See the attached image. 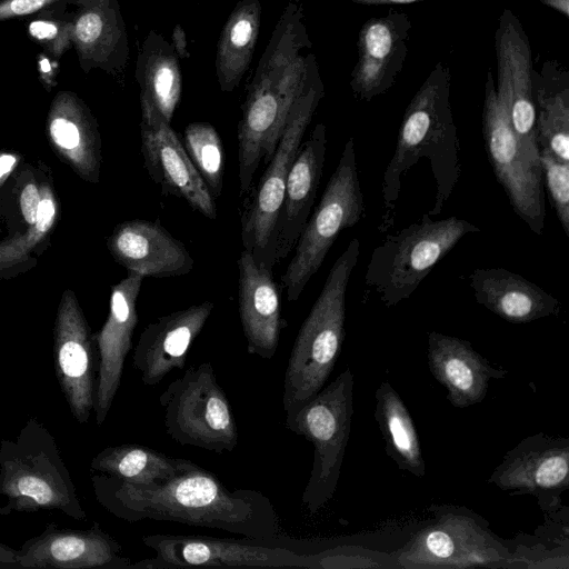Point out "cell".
<instances>
[{
	"label": "cell",
	"instance_id": "obj_1",
	"mask_svg": "<svg viewBox=\"0 0 569 569\" xmlns=\"http://www.w3.org/2000/svg\"><path fill=\"white\" fill-rule=\"evenodd\" d=\"M97 500L114 517L128 521L178 522L254 539H276L281 518L269 497L249 488L229 489L211 471L182 459L169 480L138 486L106 475L92 476Z\"/></svg>",
	"mask_w": 569,
	"mask_h": 569
},
{
	"label": "cell",
	"instance_id": "obj_2",
	"mask_svg": "<svg viewBox=\"0 0 569 569\" xmlns=\"http://www.w3.org/2000/svg\"><path fill=\"white\" fill-rule=\"evenodd\" d=\"M451 74L439 62L406 108L395 152L382 177L385 212L379 231L393 227L401 178L421 158L428 159L436 184L435 204L427 212L439 214L460 177L459 139L450 106Z\"/></svg>",
	"mask_w": 569,
	"mask_h": 569
},
{
	"label": "cell",
	"instance_id": "obj_3",
	"mask_svg": "<svg viewBox=\"0 0 569 569\" xmlns=\"http://www.w3.org/2000/svg\"><path fill=\"white\" fill-rule=\"evenodd\" d=\"M360 254L352 238L331 267L292 346L283 379L282 408L296 410L326 385L346 337V297Z\"/></svg>",
	"mask_w": 569,
	"mask_h": 569
},
{
	"label": "cell",
	"instance_id": "obj_4",
	"mask_svg": "<svg viewBox=\"0 0 569 569\" xmlns=\"http://www.w3.org/2000/svg\"><path fill=\"white\" fill-rule=\"evenodd\" d=\"M0 495L8 500L2 513L56 509L76 520L87 518L56 440L37 418L16 439L1 441Z\"/></svg>",
	"mask_w": 569,
	"mask_h": 569
},
{
	"label": "cell",
	"instance_id": "obj_5",
	"mask_svg": "<svg viewBox=\"0 0 569 569\" xmlns=\"http://www.w3.org/2000/svg\"><path fill=\"white\" fill-rule=\"evenodd\" d=\"M323 96L316 56L309 53L306 83L290 109L274 152L258 183L244 194L240 214L243 250L270 269L276 264V224L288 174Z\"/></svg>",
	"mask_w": 569,
	"mask_h": 569
},
{
	"label": "cell",
	"instance_id": "obj_6",
	"mask_svg": "<svg viewBox=\"0 0 569 569\" xmlns=\"http://www.w3.org/2000/svg\"><path fill=\"white\" fill-rule=\"evenodd\" d=\"M480 228L466 219H431L425 213L395 234H388L371 253L366 286L388 308L408 299L433 267L468 233Z\"/></svg>",
	"mask_w": 569,
	"mask_h": 569
},
{
	"label": "cell",
	"instance_id": "obj_7",
	"mask_svg": "<svg viewBox=\"0 0 569 569\" xmlns=\"http://www.w3.org/2000/svg\"><path fill=\"white\" fill-rule=\"evenodd\" d=\"M353 375L349 367L316 396L287 412L286 428L313 447V460L301 502L320 511L337 490L353 413Z\"/></svg>",
	"mask_w": 569,
	"mask_h": 569
},
{
	"label": "cell",
	"instance_id": "obj_8",
	"mask_svg": "<svg viewBox=\"0 0 569 569\" xmlns=\"http://www.w3.org/2000/svg\"><path fill=\"white\" fill-rule=\"evenodd\" d=\"M308 62L309 53H301L287 66L257 67L247 87L237 130L240 197L252 186L261 161H270L290 109L306 83Z\"/></svg>",
	"mask_w": 569,
	"mask_h": 569
},
{
	"label": "cell",
	"instance_id": "obj_9",
	"mask_svg": "<svg viewBox=\"0 0 569 569\" xmlns=\"http://www.w3.org/2000/svg\"><path fill=\"white\" fill-rule=\"evenodd\" d=\"M365 213L355 139L350 137L340 154L320 202L303 227L295 254L281 278L289 301L300 298L321 267L339 234L356 226Z\"/></svg>",
	"mask_w": 569,
	"mask_h": 569
},
{
	"label": "cell",
	"instance_id": "obj_10",
	"mask_svg": "<svg viewBox=\"0 0 569 569\" xmlns=\"http://www.w3.org/2000/svg\"><path fill=\"white\" fill-rule=\"evenodd\" d=\"M166 433L180 446L232 452L238 428L210 361L190 366L159 396Z\"/></svg>",
	"mask_w": 569,
	"mask_h": 569
},
{
	"label": "cell",
	"instance_id": "obj_11",
	"mask_svg": "<svg viewBox=\"0 0 569 569\" xmlns=\"http://www.w3.org/2000/svg\"><path fill=\"white\" fill-rule=\"evenodd\" d=\"M485 149L498 183L517 216L538 236L545 228V187L540 166L522 151L509 119L505 88L496 87L491 69L487 72L482 107Z\"/></svg>",
	"mask_w": 569,
	"mask_h": 569
},
{
	"label": "cell",
	"instance_id": "obj_12",
	"mask_svg": "<svg viewBox=\"0 0 569 569\" xmlns=\"http://www.w3.org/2000/svg\"><path fill=\"white\" fill-rule=\"evenodd\" d=\"M153 558L130 568L174 567H319L317 558L286 547L276 539L214 538L197 535L153 533L142 536Z\"/></svg>",
	"mask_w": 569,
	"mask_h": 569
},
{
	"label": "cell",
	"instance_id": "obj_13",
	"mask_svg": "<svg viewBox=\"0 0 569 569\" xmlns=\"http://www.w3.org/2000/svg\"><path fill=\"white\" fill-rule=\"evenodd\" d=\"M507 560L510 553L480 516L448 506L438 508L437 521L420 530L399 555L403 568L492 567Z\"/></svg>",
	"mask_w": 569,
	"mask_h": 569
},
{
	"label": "cell",
	"instance_id": "obj_14",
	"mask_svg": "<svg viewBox=\"0 0 569 569\" xmlns=\"http://www.w3.org/2000/svg\"><path fill=\"white\" fill-rule=\"evenodd\" d=\"M488 482L511 495H530L555 512L569 488V438L536 433L507 451Z\"/></svg>",
	"mask_w": 569,
	"mask_h": 569
},
{
	"label": "cell",
	"instance_id": "obj_15",
	"mask_svg": "<svg viewBox=\"0 0 569 569\" xmlns=\"http://www.w3.org/2000/svg\"><path fill=\"white\" fill-rule=\"evenodd\" d=\"M495 49L498 83L507 92L510 124L527 158L540 166L532 86V51L521 22L510 9H505L498 20Z\"/></svg>",
	"mask_w": 569,
	"mask_h": 569
},
{
	"label": "cell",
	"instance_id": "obj_16",
	"mask_svg": "<svg viewBox=\"0 0 569 569\" xmlns=\"http://www.w3.org/2000/svg\"><path fill=\"white\" fill-rule=\"evenodd\" d=\"M141 104V151L144 168L163 193L184 200L208 219H216L217 206L203 179L192 164L171 123L151 107Z\"/></svg>",
	"mask_w": 569,
	"mask_h": 569
},
{
	"label": "cell",
	"instance_id": "obj_17",
	"mask_svg": "<svg viewBox=\"0 0 569 569\" xmlns=\"http://www.w3.org/2000/svg\"><path fill=\"white\" fill-rule=\"evenodd\" d=\"M410 30L409 16L396 10L362 24L357 40L358 60L350 79L357 99L369 102L395 84L408 54Z\"/></svg>",
	"mask_w": 569,
	"mask_h": 569
},
{
	"label": "cell",
	"instance_id": "obj_18",
	"mask_svg": "<svg viewBox=\"0 0 569 569\" xmlns=\"http://www.w3.org/2000/svg\"><path fill=\"white\" fill-rule=\"evenodd\" d=\"M121 545L98 523L87 530L59 529L49 523L18 550L20 568H130Z\"/></svg>",
	"mask_w": 569,
	"mask_h": 569
},
{
	"label": "cell",
	"instance_id": "obj_19",
	"mask_svg": "<svg viewBox=\"0 0 569 569\" xmlns=\"http://www.w3.org/2000/svg\"><path fill=\"white\" fill-rule=\"evenodd\" d=\"M204 301L159 317L142 330L132 366L146 386L159 385L174 369H183L188 352L212 310Z\"/></svg>",
	"mask_w": 569,
	"mask_h": 569
},
{
	"label": "cell",
	"instance_id": "obj_20",
	"mask_svg": "<svg viewBox=\"0 0 569 569\" xmlns=\"http://www.w3.org/2000/svg\"><path fill=\"white\" fill-rule=\"evenodd\" d=\"M72 18V46L81 69L122 73L130 47L118 0H68Z\"/></svg>",
	"mask_w": 569,
	"mask_h": 569
},
{
	"label": "cell",
	"instance_id": "obj_21",
	"mask_svg": "<svg viewBox=\"0 0 569 569\" xmlns=\"http://www.w3.org/2000/svg\"><path fill=\"white\" fill-rule=\"evenodd\" d=\"M238 308L249 355L271 359L278 349L284 321L281 289L273 269L258 263L246 250L238 261Z\"/></svg>",
	"mask_w": 569,
	"mask_h": 569
},
{
	"label": "cell",
	"instance_id": "obj_22",
	"mask_svg": "<svg viewBox=\"0 0 569 569\" xmlns=\"http://www.w3.org/2000/svg\"><path fill=\"white\" fill-rule=\"evenodd\" d=\"M143 277L130 272L123 282L113 289L110 300V317L99 333L98 375L94 395L96 422L101 426L118 392L124 361L132 347V335L138 323L137 299Z\"/></svg>",
	"mask_w": 569,
	"mask_h": 569
},
{
	"label": "cell",
	"instance_id": "obj_23",
	"mask_svg": "<svg viewBox=\"0 0 569 569\" xmlns=\"http://www.w3.org/2000/svg\"><path fill=\"white\" fill-rule=\"evenodd\" d=\"M427 361L433 378L447 390L449 402L459 409L481 402L490 381L508 373L493 367L469 341L438 331L428 335Z\"/></svg>",
	"mask_w": 569,
	"mask_h": 569
},
{
	"label": "cell",
	"instance_id": "obj_24",
	"mask_svg": "<svg viewBox=\"0 0 569 569\" xmlns=\"http://www.w3.org/2000/svg\"><path fill=\"white\" fill-rule=\"evenodd\" d=\"M327 128L317 123L291 164L274 233L276 263L293 250L313 207L322 177Z\"/></svg>",
	"mask_w": 569,
	"mask_h": 569
},
{
	"label": "cell",
	"instance_id": "obj_25",
	"mask_svg": "<svg viewBox=\"0 0 569 569\" xmlns=\"http://www.w3.org/2000/svg\"><path fill=\"white\" fill-rule=\"evenodd\" d=\"M114 253L130 270L144 277L170 278L189 273L193 258L158 220H133L113 237Z\"/></svg>",
	"mask_w": 569,
	"mask_h": 569
},
{
	"label": "cell",
	"instance_id": "obj_26",
	"mask_svg": "<svg viewBox=\"0 0 569 569\" xmlns=\"http://www.w3.org/2000/svg\"><path fill=\"white\" fill-rule=\"evenodd\" d=\"M476 301L511 323L558 316L560 301L535 282L503 268H477L469 276Z\"/></svg>",
	"mask_w": 569,
	"mask_h": 569
},
{
	"label": "cell",
	"instance_id": "obj_27",
	"mask_svg": "<svg viewBox=\"0 0 569 569\" xmlns=\"http://www.w3.org/2000/svg\"><path fill=\"white\" fill-rule=\"evenodd\" d=\"M538 146L558 160L569 162V71L557 60H547L532 71Z\"/></svg>",
	"mask_w": 569,
	"mask_h": 569
},
{
	"label": "cell",
	"instance_id": "obj_28",
	"mask_svg": "<svg viewBox=\"0 0 569 569\" xmlns=\"http://www.w3.org/2000/svg\"><path fill=\"white\" fill-rule=\"evenodd\" d=\"M136 80L140 87V103L151 107L171 123L181 98V68L172 44L154 30H150L142 42L136 62Z\"/></svg>",
	"mask_w": 569,
	"mask_h": 569
},
{
	"label": "cell",
	"instance_id": "obj_29",
	"mask_svg": "<svg viewBox=\"0 0 569 569\" xmlns=\"http://www.w3.org/2000/svg\"><path fill=\"white\" fill-rule=\"evenodd\" d=\"M260 0H239L229 14L218 40L216 74L220 90L239 87L251 63L261 24Z\"/></svg>",
	"mask_w": 569,
	"mask_h": 569
},
{
	"label": "cell",
	"instance_id": "obj_30",
	"mask_svg": "<svg viewBox=\"0 0 569 569\" xmlns=\"http://www.w3.org/2000/svg\"><path fill=\"white\" fill-rule=\"evenodd\" d=\"M375 420L381 432L389 458L401 471L416 477L426 475L419 436L405 402L387 381L375 392Z\"/></svg>",
	"mask_w": 569,
	"mask_h": 569
},
{
	"label": "cell",
	"instance_id": "obj_31",
	"mask_svg": "<svg viewBox=\"0 0 569 569\" xmlns=\"http://www.w3.org/2000/svg\"><path fill=\"white\" fill-rule=\"evenodd\" d=\"M182 459L170 458L141 445H119L101 450L91 469L122 482L153 486L177 475Z\"/></svg>",
	"mask_w": 569,
	"mask_h": 569
},
{
	"label": "cell",
	"instance_id": "obj_32",
	"mask_svg": "<svg viewBox=\"0 0 569 569\" xmlns=\"http://www.w3.org/2000/svg\"><path fill=\"white\" fill-rule=\"evenodd\" d=\"M183 147L213 198L221 196L224 150L216 128L204 121L189 123L183 131Z\"/></svg>",
	"mask_w": 569,
	"mask_h": 569
},
{
	"label": "cell",
	"instance_id": "obj_33",
	"mask_svg": "<svg viewBox=\"0 0 569 569\" xmlns=\"http://www.w3.org/2000/svg\"><path fill=\"white\" fill-rule=\"evenodd\" d=\"M28 33L47 54L60 59L72 47V18L68 0L37 12L28 23Z\"/></svg>",
	"mask_w": 569,
	"mask_h": 569
},
{
	"label": "cell",
	"instance_id": "obj_34",
	"mask_svg": "<svg viewBox=\"0 0 569 569\" xmlns=\"http://www.w3.org/2000/svg\"><path fill=\"white\" fill-rule=\"evenodd\" d=\"M539 150L543 183L560 226L569 237V162L558 160L547 148Z\"/></svg>",
	"mask_w": 569,
	"mask_h": 569
},
{
	"label": "cell",
	"instance_id": "obj_35",
	"mask_svg": "<svg viewBox=\"0 0 569 569\" xmlns=\"http://www.w3.org/2000/svg\"><path fill=\"white\" fill-rule=\"evenodd\" d=\"M62 0H0V21L23 18Z\"/></svg>",
	"mask_w": 569,
	"mask_h": 569
},
{
	"label": "cell",
	"instance_id": "obj_36",
	"mask_svg": "<svg viewBox=\"0 0 569 569\" xmlns=\"http://www.w3.org/2000/svg\"><path fill=\"white\" fill-rule=\"evenodd\" d=\"M51 136L57 144L73 149L80 142V131L77 124L64 117H56L50 124Z\"/></svg>",
	"mask_w": 569,
	"mask_h": 569
},
{
	"label": "cell",
	"instance_id": "obj_37",
	"mask_svg": "<svg viewBox=\"0 0 569 569\" xmlns=\"http://www.w3.org/2000/svg\"><path fill=\"white\" fill-rule=\"evenodd\" d=\"M39 203L40 197L36 186L31 183L26 186L20 197V206L22 214L28 223H36Z\"/></svg>",
	"mask_w": 569,
	"mask_h": 569
},
{
	"label": "cell",
	"instance_id": "obj_38",
	"mask_svg": "<svg viewBox=\"0 0 569 569\" xmlns=\"http://www.w3.org/2000/svg\"><path fill=\"white\" fill-rule=\"evenodd\" d=\"M37 69L42 81L52 83L58 73L57 59L41 52L37 58Z\"/></svg>",
	"mask_w": 569,
	"mask_h": 569
},
{
	"label": "cell",
	"instance_id": "obj_39",
	"mask_svg": "<svg viewBox=\"0 0 569 569\" xmlns=\"http://www.w3.org/2000/svg\"><path fill=\"white\" fill-rule=\"evenodd\" d=\"M54 217V206L50 199L40 200L37 218H36V227L39 231H47L53 220Z\"/></svg>",
	"mask_w": 569,
	"mask_h": 569
},
{
	"label": "cell",
	"instance_id": "obj_40",
	"mask_svg": "<svg viewBox=\"0 0 569 569\" xmlns=\"http://www.w3.org/2000/svg\"><path fill=\"white\" fill-rule=\"evenodd\" d=\"M171 44L178 54L179 59L189 58L190 53L187 48V37L184 29L181 24H176L171 34Z\"/></svg>",
	"mask_w": 569,
	"mask_h": 569
},
{
	"label": "cell",
	"instance_id": "obj_41",
	"mask_svg": "<svg viewBox=\"0 0 569 569\" xmlns=\"http://www.w3.org/2000/svg\"><path fill=\"white\" fill-rule=\"evenodd\" d=\"M18 551L0 541V567H18Z\"/></svg>",
	"mask_w": 569,
	"mask_h": 569
},
{
	"label": "cell",
	"instance_id": "obj_42",
	"mask_svg": "<svg viewBox=\"0 0 569 569\" xmlns=\"http://www.w3.org/2000/svg\"><path fill=\"white\" fill-rule=\"evenodd\" d=\"M353 3L362 6H381V4H409L421 2L425 0H350Z\"/></svg>",
	"mask_w": 569,
	"mask_h": 569
},
{
	"label": "cell",
	"instance_id": "obj_43",
	"mask_svg": "<svg viewBox=\"0 0 569 569\" xmlns=\"http://www.w3.org/2000/svg\"><path fill=\"white\" fill-rule=\"evenodd\" d=\"M543 6H547L566 18H569V0H538Z\"/></svg>",
	"mask_w": 569,
	"mask_h": 569
},
{
	"label": "cell",
	"instance_id": "obj_44",
	"mask_svg": "<svg viewBox=\"0 0 569 569\" xmlns=\"http://www.w3.org/2000/svg\"><path fill=\"white\" fill-rule=\"evenodd\" d=\"M14 162L16 159L11 154H3L0 157V178L10 171Z\"/></svg>",
	"mask_w": 569,
	"mask_h": 569
}]
</instances>
